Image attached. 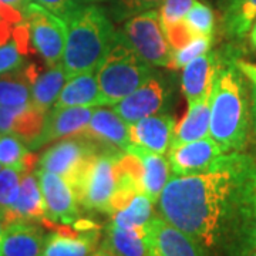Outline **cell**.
<instances>
[{"mask_svg":"<svg viewBox=\"0 0 256 256\" xmlns=\"http://www.w3.org/2000/svg\"><path fill=\"white\" fill-rule=\"evenodd\" d=\"M255 182V158L240 151L225 152L205 172L171 176L158 200V210L206 254L245 256L252 250Z\"/></svg>","mask_w":256,"mask_h":256,"instance_id":"1","label":"cell"},{"mask_svg":"<svg viewBox=\"0 0 256 256\" xmlns=\"http://www.w3.org/2000/svg\"><path fill=\"white\" fill-rule=\"evenodd\" d=\"M244 76L238 64H224L212 84L210 137L224 152H239L246 146L250 111Z\"/></svg>","mask_w":256,"mask_h":256,"instance_id":"2","label":"cell"},{"mask_svg":"<svg viewBox=\"0 0 256 256\" xmlns=\"http://www.w3.org/2000/svg\"><path fill=\"white\" fill-rule=\"evenodd\" d=\"M67 28L62 64L68 77L97 72L117 36L106 12L97 4H82L68 18Z\"/></svg>","mask_w":256,"mask_h":256,"instance_id":"3","label":"cell"},{"mask_svg":"<svg viewBox=\"0 0 256 256\" xmlns=\"http://www.w3.org/2000/svg\"><path fill=\"white\" fill-rule=\"evenodd\" d=\"M151 76V64L134 52L122 33H117L108 54L97 68L102 106H116Z\"/></svg>","mask_w":256,"mask_h":256,"instance_id":"4","label":"cell"},{"mask_svg":"<svg viewBox=\"0 0 256 256\" xmlns=\"http://www.w3.org/2000/svg\"><path fill=\"white\" fill-rule=\"evenodd\" d=\"M121 154L97 151L82 165L72 186L78 204L84 208L110 214L111 202L120 186L118 156Z\"/></svg>","mask_w":256,"mask_h":256,"instance_id":"5","label":"cell"},{"mask_svg":"<svg viewBox=\"0 0 256 256\" xmlns=\"http://www.w3.org/2000/svg\"><path fill=\"white\" fill-rule=\"evenodd\" d=\"M122 34L146 63L156 67H171L174 47L166 37L160 13L156 9L128 18Z\"/></svg>","mask_w":256,"mask_h":256,"instance_id":"6","label":"cell"},{"mask_svg":"<svg viewBox=\"0 0 256 256\" xmlns=\"http://www.w3.org/2000/svg\"><path fill=\"white\" fill-rule=\"evenodd\" d=\"M30 28V40L50 67L62 63L67 42V23L36 3H30L26 10Z\"/></svg>","mask_w":256,"mask_h":256,"instance_id":"7","label":"cell"},{"mask_svg":"<svg viewBox=\"0 0 256 256\" xmlns=\"http://www.w3.org/2000/svg\"><path fill=\"white\" fill-rule=\"evenodd\" d=\"M97 151L101 150L82 136L63 138L42 156L38 165L42 170L63 176L72 185L82 165Z\"/></svg>","mask_w":256,"mask_h":256,"instance_id":"8","label":"cell"},{"mask_svg":"<svg viewBox=\"0 0 256 256\" xmlns=\"http://www.w3.org/2000/svg\"><path fill=\"white\" fill-rule=\"evenodd\" d=\"M144 234L152 256H208L195 239L170 224L164 216L152 215L144 226Z\"/></svg>","mask_w":256,"mask_h":256,"instance_id":"9","label":"cell"},{"mask_svg":"<svg viewBox=\"0 0 256 256\" xmlns=\"http://www.w3.org/2000/svg\"><path fill=\"white\" fill-rule=\"evenodd\" d=\"M46 218L54 224L72 225L78 216V200L73 186L60 175L38 168Z\"/></svg>","mask_w":256,"mask_h":256,"instance_id":"10","label":"cell"},{"mask_svg":"<svg viewBox=\"0 0 256 256\" xmlns=\"http://www.w3.org/2000/svg\"><path fill=\"white\" fill-rule=\"evenodd\" d=\"M78 136L90 140L92 144L106 152L121 154L127 152L131 146L128 124L112 108L107 110L97 107L88 126Z\"/></svg>","mask_w":256,"mask_h":256,"instance_id":"11","label":"cell"},{"mask_svg":"<svg viewBox=\"0 0 256 256\" xmlns=\"http://www.w3.org/2000/svg\"><path fill=\"white\" fill-rule=\"evenodd\" d=\"M224 152L210 137L172 146L168 151V162L172 176L201 174L208 171Z\"/></svg>","mask_w":256,"mask_h":256,"instance_id":"12","label":"cell"},{"mask_svg":"<svg viewBox=\"0 0 256 256\" xmlns=\"http://www.w3.org/2000/svg\"><path fill=\"white\" fill-rule=\"evenodd\" d=\"M165 102L166 88L164 82L156 76H151L137 90L112 106V110L124 120V122L131 126L140 120L156 116L164 110Z\"/></svg>","mask_w":256,"mask_h":256,"instance_id":"13","label":"cell"},{"mask_svg":"<svg viewBox=\"0 0 256 256\" xmlns=\"http://www.w3.org/2000/svg\"><path fill=\"white\" fill-rule=\"evenodd\" d=\"M131 144L156 154H168L175 137V120L166 114H156L128 126Z\"/></svg>","mask_w":256,"mask_h":256,"instance_id":"14","label":"cell"},{"mask_svg":"<svg viewBox=\"0 0 256 256\" xmlns=\"http://www.w3.org/2000/svg\"><path fill=\"white\" fill-rule=\"evenodd\" d=\"M97 107H63L53 108L47 114L44 130L36 148L43 146L50 141L63 140L82 134L88 126L94 110Z\"/></svg>","mask_w":256,"mask_h":256,"instance_id":"15","label":"cell"},{"mask_svg":"<svg viewBox=\"0 0 256 256\" xmlns=\"http://www.w3.org/2000/svg\"><path fill=\"white\" fill-rule=\"evenodd\" d=\"M46 236L33 222L4 224L0 240V256H42Z\"/></svg>","mask_w":256,"mask_h":256,"instance_id":"16","label":"cell"},{"mask_svg":"<svg viewBox=\"0 0 256 256\" xmlns=\"http://www.w3.org/2000/svg\"><path fill=\"white\" fill-rule=\"evenodd\" d=\"M43 218H46L43 192L40 186L38 174L36 170H33L22 174L18 201L14 202L13 208L4 215L3 222L4 224L18 222V220L34 222Z\"/></svg>","mask_w":256,"mask_h":256,"instance_id":"17","label":"cell"},{"mask_svg":"<svg viewBox=\"0 0 256 256\" xmlns=\"http://www.w3.org/2000/svg\"><path fill=\"white\" fill-rule=\"evenodd\" d=\"M216 70L218 60L212 52H206L184 66L181 84L188 102L210 96Z\"/></svg>","mask_w":256,"mask_h":256,"instance_id":"18","label":"cell"},{"mask_svg":"<svg viewBox=\"0 0 256 256\" xmlns=\"http://www.w3.org/2000/svg\"><path fill=\"white\" fill-rule=\"evenodd\" d=\"M127 152H134L141 160V188L146 196L156 204L172 176L168 158L134 144H131Z\"/></svg>","mask_w":256,"mask_h":256,"instance_id":"19","label":"cell"},{"mask_svg":"<svg viewBox=\"0 0 256 256\" xmlns=\"http://www.w3.org/2000/svg\"><path fill=\"white\" fill-rule=\"evenodd\" d=\"M101 92L97 72L73 76L66 82L53 108L63 107H100Z\"/></svg>","mask_w":256,"mask_h":256,"instance_id":"20","label":"cell"},{"mask_svg":"<svg viewBox=\"0 0 256 256\" xmlns=\"http://www.w3.org/2000/svg\"><path fill=\"white\" fill-rule=\"evenodd\" d=\"M98 239L97 230H57L46 236L42 256H92Z\"/></svg>","mask_w":256,"mask_h":256,"instance_id":"21","label":"cell"},{"mask_svg":"<svg viewBox=\"0 0 256 256\" xmlns=\"http://www.w3.org/2000/svg\"><path fill=\"white\" fill-rule=\"evenodd\" d=\"M210 96H205L200 100L188 102V111L175 130L172 146H180L185 142L196 141L201 138L210 137Z\"/></svg>","mask_w":256,"mask_h":256,"instance_id":"22","label":"cell"},{"mask_svg":"<svg viewBox=\"0 0 256 256\" xmlns=\"http://www.w3.org/2000/svg\"><path fill=\"white\" fill-rule=\"evenodd\" d=\"M37 78L36 67H22L0 76V106H24L32 102V86Z\"/></svg>","mask_w":256,"mask_h":256,"instance_id":"23","label":"cell"},{"mask_svg":"<svg viewBox=\"0 0 256 256\" xmlns=\"http://www.w3.org/2000/svg\"><path fill=\"white\" fill-rule=\"evenodd\" d=\"M102 246L116 256H152L144 228L126 229L110 224Z\"/></svg>","mask_w":256,"mask_h":256,"instance_id":"24","label":"cell"},{"mask_svg":"<svg viewBox=\"0 0 256 256\" xmlns=\"http://www.w3.org/2000/svg\"><path fill=\"white\" fill-rule=\"evenodd\" d=\"M68 78L70 77L62 63L50 67V70L37 76V78L33 82L32 102L44 110L54 107L56 101L58 98L66 82H68Z\"/></svg>","mask_w":256,"mask_h":256,"instance_id":"25","label":"cell"},{"mask_svg":"<svg viewBox=\"0 0 256 256\" xmlns=\"http://www.w3.org/2000/svg\"><path fill=\"white\" fill-rule=\"evenodd\" d=\"M255 22L256 0H229L224 13V26L229 37H245Z\"/></svg>","mask_w":256,"mask_h":256,"instance_id":"26","label":"cell"},{"mask_svg":"<svg viewBox=\"0 0 256 256\" xmlns=\"http://www.w3.org/2000/svg\"><path fill=\"white\" fill-rule=\"evenodd\" d=\"M47 114V110L30 102L14 120L12 134L18 136L30 150H34L43 134Z\"/></svg>","mask_w":256,"mask_h":256,"instance_id":"27","label":"cell"},{"mask_svg":"<svg viewBox=\"0 0 256 256\" xmlns=\"http://www.w3.org/2000/svg\"><path fill=\"white\" fill-rule=\"evenodd\" d=\"M152 205L154 202L146 194L138 192L122 210L112 214L111 224L120 228L142 229L152 218Z\"/></svg>","mask_w":256,"mask_h":256,"instance_id":"28","label":"cell"},{"mask_svg":"<svg viewBox=\"0 0 256 256\" xmlns=\"http://www.w3.org/2000/svg\"><path fill=\"white\" fill-rule=\"evenodd\" d=\"M30 148L14 134L0 136V164L2 166L16 168L22 174L24 172V162Z\"/></svg>","mask_w":256,"mask_h":256,"instance_id":"29","label":"cell"},{"mask_svg":"<svg viewBox=\"0 0 256 256\" xmlns=\"http://www.w3.org/2000/svg\"><path fill=\"white\" fill-rule=\"evenodd\" d=\"M184 23L190 30L192 37H214L215 14L210 6L204 4L198 0L186 13Z\"/></svg>","mask_w":256,"mask_h":256,"instance_id":"30","label":"cell"},{"mask_svg":"<svg viewBox=\"0 0 256 256\" xmlns=\"http://www.w3.org/2000/svg\"><path fill=\"white\" fill-rule=\"evenodd\" d=\"M20 181H22V172L16 168H9V166L2 168L0 171V218L2 220L13 208L14 202L18 201Z\"/></svg>","mask_w":256,"mask_h":256,"instance_id":"31","label":"cell"},{"mask_svg":"<svg viewBox=\"0 0 256 256\" xmlns=\"http://www.w3.org/2000/svg\"><path fill=\"white\" fill-rule=\"evenodd\" d=\"M214 37H195L188 44H185L181 48H175L172 54V63L171 67L174 68H184L185 64L192 62L194 58L200 57L204 53L210 52L212 46Z\"/></svg>","mask_w":256,"mask_h":256,"instance_id":"32","label":"cell"},{"mask_svg":"<svg viewBox=\"0 0 256 256\" xmlns=\"http://www.w3.org/2000/svg\"><path fill=\"white\" fill-rule=\"evenodd\" d=\"M111 13L117 20L137 16L140 13H144L148 10L160 8L164 0H111Z\"/></svg>","mask_w":256,"mask_h":256,"instance_id":"33","label":"cell"},{"mask_svg":"<svg viewBox=\"0 0 256 256\" xmlns=\"http://www.w3.org/2000/svg\"><path fill=\"white\" fill-rule=\"evenodd\" d=\"M195 3L196 0H164L158 10L164 28L182 22Z\"/></svg>","mask_w":256,"mask_h":256,"instance_id":"34","label":"cell"},{"mask_svg":"<svg viewBox=\"0 0 256 256\" xmlns=\"http://www.w3.org/2000/svg\"><path fill=\"white\" fill-rule=\"evenodd\" d=\"M26 63L23 52L16 43V40H10L4 44H0V76L2 74L16 72Z\"/></svg>","mask_w":256,"mask_h":256,"instance_id":"35","label":"cell"},{"mask_svg":"<svg viewBox=\"0 0 256 256\" xmlns=\"http://www.w3.org/2000/svg\"><path fill=\"white\" fill-rule=\"evenodd\" d=\"M33 3L44 8L66 23L82 6L78 0H33Z\"/></svg>","mask_w":256,"mask_h":256,"instance_id":"36","label":"cell"},{"mask_svg":"<svg viewBox=\"0 0 256 256\" xmlns=\"http://www.w3.org/2000/svg\"><path fill=\"white\" fill-rule=\"evenodd\" d=\"M26 106L28 104H24V106H0V132L2 134H12L14 120L22 111L24 110Z\"/></svg>","mask_w":256,"mask_h":256,"instance_id":"37","label":"cell"},{"mask_svg":"<svg viewBox=\"0 0 256 256\" xmlns=\"http://www.w3.org/2000/svg\"><path fill=\"white\" fill-rule=\"evenodd\" d=\"M250 229H252V245L256 248V184L252 196V212H250Z\"/></svg>","mask_w":256,"mask_h":256,"instance_id":"38","label":"cell"},{"mask_svg":"<svg viewBox=\"0 0 256 256\" xmlns=\"http://www.w3.org/2000/svg\"><path fill=\"white\" fill-rule=\"evenodd\" d=\"M238 66L240 67L242 73L246 76L248 80L250 82V84H256V66L249 63H244V62L238 63Z\"/></svg>","mask_w":256,"mask_h":256,"instance_id":"39","label":"cell"},{"mask_svg":"<svg viewBox=\"0 0 256 256\" xmlns=\"http://www.w3.org/2000/svg\"><path fill=\"white\" fill-rule=\"evenodd\" d=\"M0 3H4V4H9L16 8L20 12H23L26 14V10H28V4L33 3V0H0Z\"/></svg>","mask_w":256,"mask_h":256,"instance_id":"40","label":"cell"},{"mask_svg":"<svg viewBox=\"0 0 256 256\" xmlns=\"http://www.w3.org/2000/svg\"><path fill=\"white\" fill-rule=\"evenodd\" d=\"M12 33H13L12 32V24L4 22V20H0V44L8 43V38H9Z\"/></svg>","mask_w":256,"mask_h":256,"instance_id":"41","label":"cell"},{"mask_svg":"<svg viewBox=\"0 0 256 256\" xmlns=\"http://www.w3.org/2000/svg\"><path fill=\"white\" fill-rule=\"evenodd\" d=\"M252 107H250V117H252V126H254V131L256 136V84H252Z\"/></svg>","mask_w":256,"mask_h":256,"instance_id":"42","label":"cell"},{"mask_svg":"<svg viewBox=\"0 0 256 256\" xmlns=\"http://www.w3.org/2000/svg\"><path fill=\"white\" fill-rule=\"evenodd\" d=\"M92 256H116L112 252H110L107 248H104V246H101L97 252H94Z\"/></svg>","mask_w":256,"mask_h":256,"instance_id":"43","label":"cell"},{"mask_svg":"<svg viewBox=\"0 0 256 256\" xmlns=\"http://www.w3.org/2000/svg\"><path fill=\"white\" fill-rule=\"evenodd\" d=\"M250 43L256 48V22L255 24H254V28H252V30H250Z\"/></svg>","mask_w":256,"mask_h":256,"instance_id":"44","label":"cell"},{"mask_svg":"<svg viewBox=\"0 0 256 256\" xmlns=\"http://www.w3.org/2000/svg\"><path fill=\"white\" fill-rule=\"evenodd\" d=\"M82 4H96V3H101V2H111V0H78Z\"/></svg>","mask_w":256,"mask_h":256,"instance_id":"45","label":"cell"},{"mask_svg":"<svg viewBox=\"0 0 256 256\" xmlns=\"http://www.w3.org/2000/svg\"><path fill=\"white\" fill-rule=\"evenodd\" d=\"M3 230H4V224H3V220L0 218V240H2V235H3Z\"/></svg>","mask_w":256,"mask_h":256,"instance_id":"46","label":"cell"},{"mask_svg":"<svg viewBox=\"0 0 256 256\" xmlns=\"http://www.w3.org/2000/svg\"><path fill=\"white\" fill-rule=\"evenodd\" d=\"M245 256H256V248H255V249H252V250H250L249 254H246Z\"/></svg>","mask_w":256,"mask_h":256,"instance_id":"47","label":"cell"},{"mask_svg":"<svg viewBox=\"0 0 256 256\" xmlns=\"http://www.w3.org/2000/svg\"><path fill=\"white\" fill-rule=\"evenodd\" d=\"M0 171H2V164H0Z\"/></svg>","mask_w":256,"mask_h":256,"instance_id":"48","label":"cell"}]
</instances>
